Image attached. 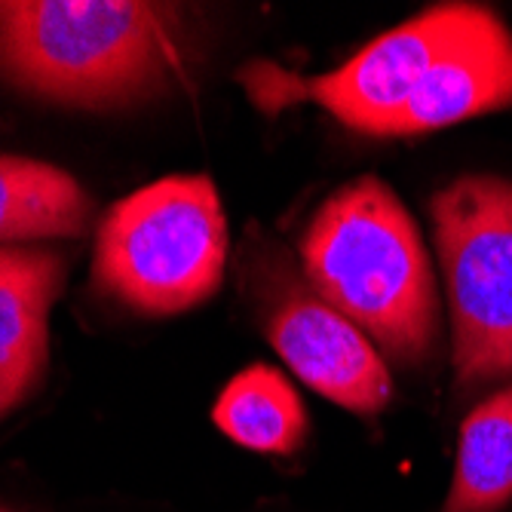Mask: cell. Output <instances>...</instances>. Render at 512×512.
I'll list each match as a JSON object with an SVG mask.
<instances>
[{
  "label": "cell",
  "mask_w": 512,
  "mask_h": 512,
  "mask_svg": "<svg viewBox=\"0 0 512 512\" xmlns=\"http://www.w3.org/2000/svg\"><path fill=\"white\" fill-rule=\"evenodd\" d=\"M188 65L181 7L0 0V77L31 96L108 111L145 102Z\"/></svg>",
  "instance_id": "1"
},
{
  "label": "cell",
  "mask_w": 512,
  "mask_h": 512,
  "mask_svg": "<svg viewBox=\"0 0 512 512\" xmlns=\"http://www.w3.org/2000/svg\"><path fill=\"white\" fill-rule=\"evenodd\" d=\"M307 286L381 353L424 362L439 335V295L421 227L390 184L362 175L325 200L301 237Z\"/></svg>",
  "instance_id": "2"
},
{
  "label": "cell",
  "mask_w": 512,
  "mask_h": 512,
  "mask_svg": "<svg viewBox=\"0 0 512 512\" xmlns=\"http://www.w3.org/2000/svg\"><path fill=\"white\" fill-rule=\"evenodd\" d=\"M224 264L227 218L212 178L169 175L111 206L92 276L120 304L172 316L206 304L221 289Z\"/></svg>",
  "instance_id": "3"
},
{
  "label": "cell",
  "mask_w": 512,
  "mask_h": 512,
  "mask_svg": "<svg viewBox=\"0 0 512 512\" xmlns=\"http://www.w3.org/2000/svg\"><path fill=\"white\" fill-rule=\"evenodd\" d=\"M460 384L512 375V181L463 175L433 197Z\"/></svg>",
  "instance_id": "4"
},
{
  "label": "cell",
  "mask_w": 512,
  "mask_h": 512,
  "mask_svg": "<svg viewBox=\"0 0 512 512\" xmlns=\"http://www.w3.org/2000/svg\"><path fill=\"white\" fill-rule=\"evenodd\" d=\"M473 4L430 7L371 40L341 68L319 77H292L270 65L246 71L255 102L276 111L295 102H316L344 126L390 138L445 46L463 28Z\"/></svg>",
  "instance_id": "5"
},
{
  "label": "cell",
  "mask_w": 512,
  "mask_h": 512,
  "mask_svg": "<svg viewBox=\"0 0 512 512\" xmlns=\"http://www.w3.org/2000/svg\"><path fill=\"white\" fill-rule=\"evenodd\" d=\"M264 304V335L295 375L353 414H378L393 396L381 350L310 286L283 273Z\"/></svg>",
  "instance_id": "6"
},
{
  "label": "cell",
  "mask_w": 512,
  "mask_h": 512,
  "mask_svg": "<svg viewBox=\"0 0 512 512\" xmlns=\"http://www.w3.org/2000/svg\"><path fill=\"white\" fill-rule=\"evenodd\" d=\"M512 105V31L485 7L470 16L442 50L396 126V135H424Z\"/></svg>",
  "instance_id": "7"
},
{
  "label": "cell",
  "mask_w": 512,
  "mask_h": 512,
  "mask_svg": "<svg viewBox=\"0 0 512 512\" xmlns=\"http://www.w3.org/2000/svg\"><path fill=\"white\" fill-rule=\"evenodd\" d=\"M68 261L46 246H0V417L19 408L50 362V313Z\"/></svg>",
  "instance_id": "8"
},
{
  "label": "cell",
  "mask_w": 512,
  "mask_h": 512,
  "mask_svg": "<svg viewBox=\"0 0 512 512\" xmlns=\"http://www.w3.org/2000/svg\"><path fill=\"white\" fill-rule=\"evenodd\" d=\"M92 218V200L65 169L0 154V246L80 237Z\"/></svg>",
  "instance_id": "9"
},
{
  "label": "cell",
  "mask_w": 512,
  "mask_h": 512,
  "mask_svg": "<svg viewBox=\"0 0 512 512\" xmlns=\"http://www.w3.org/2000/svg\"><path fill=\"white\" fill-rule=\"evenodd\" d=\"M212 417L230 442L255 454H295L310 433V417L298 390L283 371L264 362L243 368L227 381Z\"/></svg>",
  "instance_id": "10"
},
{
  "label": "cell",
  "mask_w": 512,
  "mask_h": 512,
  "mask_svg": "<svg viewBox=\"0 0 512 512\" xmlns=\"http://www.w3.org/2000/svg\"><path fill=\"white\" fill-rule=\"evenodd\" d=\"M512 500V384L460 427L454 482L442 512H497Z\"/></svg>",
  "instance_id": "11"
},
{
  "label": "cell",
  "mask_w": 512,
  "mask_h": 512,
  "mask_svg": "<svg viewBox=\"0 0 512 512\" xmlns=\"http://www.w3.org/2000/svg\"><path fill=\"white\" fill-rule=\"evenodd\" d=\"M0 512H7V509H0Z\"/></svg>",
  "instance_id": "12"
}]
</instances>
